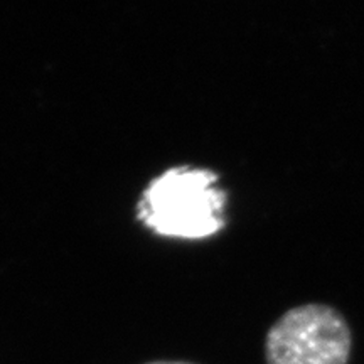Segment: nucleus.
I'll return each instance as SVG.
<instances>
[{
    "mask_svg": "<svg viewBox=\"0 0 364 364\" xmlns=\"http://www.w3.org/2000/svg\"><path fill=\"white\" fill-rule=\"evenodd\" d=\"M216 172L176 167L154 179L136 206V218L162 236L201 240L225 226V191Z\"/></svg>",
    "mask_w": 364,
    "mask_h": 364,
    "instance_id": "obj_1",
    "label": "nucleus"
},
{
    "mask_svg": "<svg viewBox=\"0 0 364 364\" xmlns=\"http://www.w3.org/2000/svg\"><path fill=\"white\" fill-rule=\"evenodd\" d=\"M353 332L346 317L327 304L287 311L267 332V364H348Z\"/></svg>",
    "mask_w": 364,
    "mask_h": 364,
    "instance_id": "obj_2",
    "label": "nucleus"
},
{
    "mask_svg": "<svg viewBox=\"0 0 364 364\" xmlns=\"http://www.w3.org/2000/svg\"><path fill=\"white\" fill-rule=\"evenodd\" d=\"M145 364H193V363H182V361H154V363H145Z\"/></svg>",
    "mask_w": 364,
    "mask_h": 364,
    "instance_id": "obj_3",
    "label": "nucleus"
}]
</instances>
